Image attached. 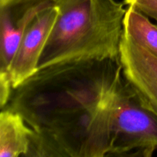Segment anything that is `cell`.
Instances as JSON below:
<instances>
[{"label": "cell", "instance_id": "1", "mask_svg": "<svg viewBox=\"0 0 157 157\" xmlns=\"http://www.w3.org/2000/svg\"><path fill=\"white\" fill-rule=\"evenodd\" d=\"M123 79L120 58L59 63L38 69L13 88L6 108L50 134L71 157H103L111 150L113 107Z\"/></svg>", "mask_w": 157, "mask_h": 157}, {"label": "cell", "instance_id": "2", "mask_svg": "<svg viewBox=\"0 0 157 157\" xmlns=\"http://www.w3.org/2000/svg\"><path fill=\"white\" fill-rule=\"evenodd\" d=\"M58 15L38 69L72 61L119 58L127 9L117 0H52Z\"/></svg>", "mask_w": 157, "mask_h": 157}, {"label": "cell", "instance_id": "3", "mask_svg": "<svg viewBox=\"0 0 157 157\" xmlns=\"http://www.w3.org/2000/svg\"><path fill=\"white\" fill-rule=\"evenodd\" d=\"M157 148V115L143 104L124 78L113 107L110 152Z\"/></svg>", "mask_w": 157, "mask_h": 157}, {"label": "cell", "instance_id": "4", "mask_svg": "<svg viewBox=\"0 0 157 157\" xmlns=\"http://www.w3.org/2000/svg\"><path fill=\"white\" fill-rule=\"evenodd\" d=\"M119 58L124 78L143 104L157 115V57L124 33Z\"/></svg>", "mask_w": 157, "mask_h": 157}, {"label": "cell", "instance_id": "5", "mask_svg": "<svg viewBox=\"0 0 157 157\" xmlns=\"http://www.w3.org/2000/svg\"><path fill=\"white\" fill-rule=\"evenodd\" d=\"M58 15V8L52 4L41 11L27 29L9 67L13 88L38 70L40 58Z\"/></svg>", "mask_w": 157, "mask_h": 157}, {"label": "cell", "instance_id": "6", "mask_svg": "<svg viewBox=\"0 0 157 157\" xmlns=\"http://www.w3.org/2000/svg\"><path fill=\"white\" fill-rule=\"evenodd\" d=\"M53 4L52 0H20L0 4V72L9 67L26 30L35 17Z\"/></svg>", "mask_w": 157, "mask_h": 157}, {"label": "cell", "instance_id": "7", "mask_svg": "<svg viewBox=\"0 0 157 157\" xmlns=\"http://www.w3.org/2000/svg\"><path fill=\"white\" fill-rule=\"evenodd\" d=\"M22 117L9 110L0 113V157H21L28 151L32 129Z\"/></svg>", "mask_w": 157, "mask_h": 157}, {"label": "cell", "instance_id": "8", "mask_svg": "<svg viewBox=\"0 0 157 157\" xmlns=\"http://www.w3.org/2000/svg\"><path fill=\"white\" fill-rule=\"evenodd\" d=\"M124 34L157 57V25L131 6H127Z\"/></svg>", "mask_w": 157, "mask_h": 157}, {"label": "cell", "instance_id": "9", "mask_svg": "<svg viewBox=\"0 0 157 157\" xmlns=\"http://www.w3.org/2000/svg\"><path fill=\"white\" fill-rule=\"evenodd\" d=\"M21 157H71L48 133L33 130L28 151Z\"/></svg>", "mask_w": 157, "mask_h": 157}, {"label": "cell", "instance_id": "10", "mask_svg": "<svg viewBox=\"0 0 157 157\" xmlns=\"http://www.w3.org/2000/svg\"><path fill=\"white\" fill-rule=\"evenodd\" d=\"M124 4L134 8L157 25V0H124Z\"/></svg>", "mask_w": 157, "mask_h": 157}, {"label": "cell", "instance_id": "11", "mask_svg": "<svg viewBox=\"0 0 157 157\" xmlns=\"http://www.w3.org/2000/svg\"><path fill=\"white\" fill-rule=\"evenodd\" d=\"M13 87L9 73L0 72V107L6 108L10 101Z\"/></svg>", "mask_w": 157, "mask_h": 157}, {"label": "cell", "instance_id": "12", "mask_svg": "<svg viewBox=\"0 0 157 157\" xmlns=\"http://www.w3.org/2000/svg\"><path fill=\"white\" fill-rule=\"evenodd\" d=\"M155 150L154 147H147L130 151L109 152L103 157H153Z\"/></svg>", "mask_w": 157, "mask_h": 157}, {"label": "cell", "instance_id": "13", "mask_svg": "<svg viewBox=\"0 0 157 157\" xmlns=\"http://www.w3.org/2000/svg\"><path fill=\"white\" fill-rule=\"evenodd\" d=\"M20 1V0H0V4H6V3L12 2Z\"/></svg>", "mask_w": 157, "mask_h": 157}]
</instances>
